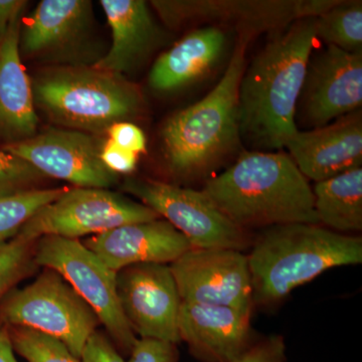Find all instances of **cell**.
Returning <instances> with one entry per match:
<instances>
[{"label": "cell", "mask_w": 362, "mask_h": 362, "mask_svg": "<svg viewBox=\"0 0 362 362\" xmlns=\"http://www.w3.org/2000/svg\"><path fill=\"white\" fill-rule=\"evenodd\" d=\"M100 4L111 28L112 44L93 66L123 77L160 47L164 33L143 0H101Z\"/></svg>", "instance_id": "cell-18"}, {"label": "cell", "mask_w": 362, "mask_h": 362, "mask_svg": "<svg viewBox=\"0 0 362 362\" xmlns=\"http://www.w3.org/2000/svg\"><path fill=\"white\" fill-rule=\"evenodd\" d=\"M316 40L314 18L297 21L272 35L246 66L239 90L242 141L274 152L296 134L298 99Z\"/></svg>", "instance_id": "cell-1"}, {"label": "cell", "mask_w": 362, "mask_h": 362, "mask_svg": "<svg viewBox=\"0 0 362 362\" xmlns=\"http://www.w3.org/2000/svg\"><path fill=\"white\" fill-rule=\"evenodd\" d=\"M339 0H156L151 6L173 28L195 23L230 25L256 37L282 32L297 21L316 18Z\"/></svg>", "instance_id": "cell-8"}, {"label": "cell", "mask_w": 362, "mask_h": 362, "mask_svg": "<svg viewBox=\"0 0 362 362\" xmlns=\"http://www.w3.org/2000/svg\"><path fill=\"white\" fill-rule=\"evenodd\" d=\"M141 202L105 188L76 187L42 207L18 235L28 240L44 235L77 239L99 235L117 226L158 220Z\"/></svg>", "instance_id": "cell-10"}, {"label": "cell", "mask_w": 362, "mask_h": 362, "mask_svg": "<svg viewBox=\"0 0 362 362\" xmlns=\"http://www.w3.org/2000/svg\"><path fill=\"white\" fill-rule=\"evenodd\" d=\"M92 4L87 0H42L26 21L20 45L28 56L59 54L87 30Z\"/></svg>", "instance_id": "cell-21"}, {"label": "cell", "mask_w": 362, "mask_h": 362, "mask_svg": "<svg viewBox=\"0 0 362 362\" xmlns=\"http://www.w3.org/2000/svg\"><path fill=\"white\" fill-rule=\"evenodd\" d=\"M25 4L21 0H0V42L13 21L20 18Z\"/></svg>", "instance_id": "cell-33"}, {"label": "cell", "mask_w": 362, "mask_h": 362, "mask_svg": "<svg viewBox=\"0 0 362 362\" xmlns=\"http://www.w3.org/2000/svg\"><path fill=\"white\" fill-rule=\"evenodd\" d=\"M101 159L107 168L119 175L134 170L137 165L138 156L129 150L122 148L108 138L105 140L102 147Z\"/></svg>", "instance_id": "cell-32"}, {"label": "cell", "mask_w": 362, "mask_h": 362, "mask_svg": "<svg viewBox=\"0 0 362 362\" xmlns=\"http://www.w3.org/2000/svg\"><path fill=\"white\" fill-rule=\"evenodd\" d=\"M83 244L116 273L136 264L168 265L192 249L182 233L160 218L117 226Z\"/></svg>", "instance_id": "cell-17"}, {"label": "cell", "mask_w": 362, "mask_h": 362, "mask_svg": "<svg viewBox=\"0 0 362 362\" xmlns=\"http://www.w3.org/2000/svg\"><path fill=\"white\" fill-rule=\"evenodd\" d=\"M107 133L112 141L137 156L146 151L147 141L144 132L129 121L114 124L107 130Z\"/></svg>", "instance_id": "cell-31"}, {"label": "cell", "mask_w": 362, "mask_h": 362, "mask_svg": "<svg viewBox=\"0 0 362 362\" xmlns=\"http://www.w3.org/2000/svg\"><path fill=\"white\" fill-rule=\"evenodd\" d=\"M37 240L23 239L21 235L0 240V301L14 286L37 270Z\"/></svg>", "instance_id": "cell-25"}, {"label": "cell", "mask_w": 362, "mask_h": 362, "mask_svg": "<svg viewBox=\"0 0 362 362\" xmlns=\"http://www.w3.org/2000/svg\"><path fill=\"white\" fill-rule=\"evenodd\" d=\"M317 40L342 51L362 52V1L339 0L314 18Z\"/></svg>", "instance_id": "cell-23"}, {"label": "cell", "mask_w": 362, "mask_h": 362, "mask_svg": "<svg viewBox=\"0 0 362 362\" xmlns=\"http://www.w3.org/2000/svg\"><path fill=\"white\" fill-rule=\"evenodd\" d=\"M0 323L56 338L81 358L101 321L57 272L45 269L32 284L13 290L0 301Z\"/></svg>", "instance_id": "cell-6"}, {"label": "cell", "mask_w": 362, "mask_h": 362, "mask_svg": "<svg viewBox=\"0 0 362 362\" xmlns=\"http://www.w3.org/2000/svg\"><path fill=\"white\" fill-rule=\"evenodd\" d=\"M105 140L73 129H49L21 141L9 142L4 151L37 168L42 175L68 181L77 187L109 188L119 175L101 159Z\"/></svg>", "instance_id": "cell-12"}, {"label": "cell", "mask_w": 362, "mask_h": 362, "mask_svg": "<svg viewBox=\"0 0 362 362\" xmlns=\"http://www.w3.org/2000/svg\"><path fill=\"white\" fill-rule=\"evenodd\" d=\"M81 362H125L112 340L100 331H95L86 342Z\"/></svg>", "instance_id": "cell-30"}, {"label": "cell", "mask_w": 362, "mask_h": 362, "mask_svg": "<svg viewBox=\"0 0 362 362\" xmlns=\"http://www.w3.org/2000/svg\"><path fill=\"white\" fill-rule=\"evenodd\" d=\"M45 177L28 162L0 150V197L37 189Z\"/></svg>", "instance_id": "cell-27"}, {"label": "cell", "mask_w": 362, "mask_h": 362, "mask_svg": "<svg viewBox=\"0 0 362 362\" xmlns=\"http://www.w3.org/2000/svg\"><path fill=\"white\" fill-rule=\"evenodd\" d=\"M319 225L342 233L362 230V166L345 171L312 188Z\"/></svg>", "instance_id": "cell-22"}, {"label": "cell", "mask_w": 362, "mask_h": 362, "mask_svg": "<svg viewBox=\"0 0 362 362\" xmlns=\"http://www.w3.org/2000/svg\"><path fill=\"white\" fill-rule=\"evenodd\" d=\"M202 190L244 230L319 225L310 183L284 152H240L230 168L209 178Z\"/></svg>", "instance_id": "cell-2"}, {"label": "cell", "mask_w": 362, "mask_h": 362, "mask_svg": "<svg viewBox=\"0 0 362 362\" xmlns=\"http://www.w3.org/2000/svg\"><path fill=\"white\" fill-rule=\"evenodd\" d=\"M233 362H287V345L282 335L256 340L246 352Z\"/></svg>", "instance_id": "cell-29"}, {"label": "cell", "mask_w": 362, "mask_h": 362, "mask_svg": "<svg viewBox=\"0 0 362 362\" xmlns=\"http://www.w3.org/2000/svg\"><path fill=\"white\" fill-rule=\"evenodd\" d=\"M0 362H18L9 337L8 327L0 323Z\"/></svg>", "instance_id": "cell-34"}, {"label": "cell", "mask_w": 362, "mask_h": 362, "mask_svg": "<svg viewBox=\"0 0 362 362\" xmlns=\"http://www.w3.org/2000/svg\"><path fill=\"white\" fill-rule=\"evenodd\" d=\"M286 148L302 175L315 183L362 166L361 110L323 127L298 130Z\"/></svg>", "instance_id": "cell-15"}, {"label": "cell", "mask_w": 362, "mask_h": 362, "mask_svg": "<svg viewBox=\"0 0 362 362\" xmlns=\"http://www.w3.org/2000/svg\"><path fill=\"white\" fill-rule=\"evenodd\" d=\"M362 52L326 45L309 59L298 99L296 126L316 129L361 110ZM299 130V129H298Z\"/></svg>", "instance_id": "cell-11"}, {"label": "cell", "mask_w": 362, "mask_h": 362, "mask_svg": "<svg viewBox=\"0 0 362 362\" xmlns=\"http://www.w3.org/2000/svg\"><path fill=\"white\" fill-rule=\"evenodd\" d=\"M123 188L163 216L187 238L194 249L243 252L251 247L249 232L221 213L202 190L143 178H128Z\"/></svg>", "instance_id": "cell-9"}, {"label": "cell", "mask_w": 362, "mask_h": 362, "mask_svg": "<svg viewBox=\"0 0 362 362\" xmlns=\"http://www.w3.org/2000/svg\"><path fill=\"white\" fill-rule=\"evenodd\" d=\"M20 37L18 18L0 42V133L11 142L33 137L39 126L32 83L21 63Z\"/></svg>", "instance_id": "cell-20"}, {"label": "cell", "mask_w": 362, "mask_h": 362, "mask_svg": "<svg viewBox=\"0 0 362 362\" xmlns=\"http://www.w3.org/2000/svg\"><path fill=\"white\" fill-rule=\"evenodd\" d=\"M177 344L152 338H138L127 362H178Z\"/></svg>", "instance_id": "cell-28"}, {"label": "cell", "mask_w": 362, "mask_h": 362, "mask_svg": "<svg viewBox=\"0 0 362 362\" xmlns=\"http://www.w3.org/2000/svg\"><path fill=\"white\" fill-rule=\"evenodd\" d=\"M68 187L26 190L0 197V240L16 237L42 207L56 201Z\"/></svg>", "instance_id": "cell-24"}, {"label": "cell", "mask_w": 362, "mask_h": 362, "mask_svg": "<svg viewBox=\"0 0 362 362\" xmlns=\"http://www.w3.org/2000/svg\"><path fill=\"white\" fill-rule=\"evenodd\" d=\"M117 295L131 329L140 338L178 344L181 299L168 264H136L117 272Z\"/></svg>", "instance_id": "cell-14"}, {"label": "cell", "mask_w": 362, "mask_h": 362, "mask_svg": "<svg viewBox=\"0 0 362 362\" xmlns=\"http://www.w3.org/2000/svg\"><path fill=\"white\" fill-rule=\"evenodd\" d=\"M33 93L52 121L95 135L135 118L142 108V96L134 85L94 66L47 71L37 78Z\"/></svg>", "instance_id": "cell-5"}, {"label": "cell", "mask_w": 362, "mask_h": 362, "mask_svg": "<svg viewBox=\"0 0 362 362\" xmlns=\"http://www.w3.org/2000/svg\"><path fill=\"white\" fill-rule=\"evenodd\" d=\"M37 265L57 272L90 305L122 356L138 338L124 316L117 295L116 272L77 239L44 235L35 244Z\"/></svg>", "instance_id": "cell-7"}, {"label": "cell", "mask_w": 362, "mask_h": 362, "mask_svg": "<svg viewBox=\"0 0 362 362\" xmlns=\"http://www.w3.org/2000/svg\"><path fill=\"white\" fill-rule=\"evenodd\" d=\"M247 256L252 303L270 306L335 267L362 263V239L312 223L262 228Z\"/></svg>", "instance_id": "cell-4"}, {"label": "cell", "mask_w": 362, "mask_h": 362, "mask_svg": "<svg viewBox=\"0 0 362 362\" xmlns=\"http://www.w3.org/2000/svg\"><path fill=\"white\" fill-rule=\"evenodd\" d=\"M226 33L206 25L188 33L157 58L149 74V85L159 93H171L206 77L225 54Z\"/></svg>", "instance_id": "cell-19"}, {"label": "cell", "mask_w": 362, "mask_h": 362, "mask_svg": "<svg viewBox=\"0 0 362 362\" xmlns=\"http://www.w3.org/2000/svg\"><path fill=\"white\" fill-rule=\"evenodd\" d=\"M8 331L14 352L28 362H81L56 338L28 328L8 327Z\"/></svg>", "instance_id": "cell-26"}, {"label": "cell", "mask_w": 362, "mask_h": 362, "mask_svg": "<svg viewBox=\"0 0 362 362\" xmlns=\"http://www.w3.org/2000/svg\"><path fill=\"white\" fill-rule=\"evenodd\" d=\"M169 267L181 302L230 307L252 315L251 272L244 252L192 247Z\"/></svg>", "instance_id": "cell-13"}, {"label": "cell", "mask_w": 362, "mask_h": 362, "mask_svg": "<svg viewBox=\"0 0 362 362\" xmlns=\"http://www.w3.org/2000/svg\"><path fill=\"white\" fill-rule=\"evenodd\" d=\"M251 315L230 307L181 302L180 342L201 362H233L252 343Z\"/></svg>", "instance_id": "cell-16"}, {"label": "cell", "mask_w": 362, "mask_h": 362, "mask_svg": "<svg viewBox=\"0 0 362 362\" xmlns=\"http://www.w3.org/2000/svg\"><path fill=\"white\" fill-rule=\"evenodd\" d=\"M252 37L239 35L223 77L206 97L166 121L162 129L164 159L177 177L211 175L237 156L242 137L239 90Z\"/></svg>", "instance_id": "cell-3"}]
</instances>
